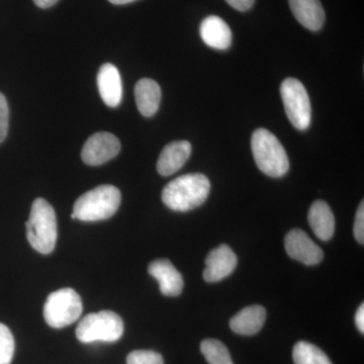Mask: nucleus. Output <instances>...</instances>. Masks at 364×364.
<instances>
[{
	"instance_id": "f257e3e1",
	"label": "nucleus",
	"mask_w": 364,
	"mask_h": 364,
	"mask_svg": "<svg viewBox=\"0 0 364 364\" xmlns=\"http://www.w3.org/2000/svg\"><path fill=\"white\" fill-rule=\"evenodd\" d=\"M210 182L200 173L186 174L170 181L162 191L164 205L174 212H188L207 200Z\"/></svg>"
},
{
	"instance_id": "f03ea898",
	"label": "nucleus",
	"mask_w": 364,
	"mask_h": 364,
	"mask_svg": "<svg viewBox=\"0 0 364 364\" xmlns=\"http://www.w3.org/2000/svg\"><path fill=\"white\" fill-rule=\"evenodd\" d=\"M121 200V191L116 186L111 184L97 186L76 200L71 218L83 222L104 221L116 214Z\"/></svg>"
},
{
	"instance_id": "7ed1b4c3",
	"label": "nucleus",
	"mask_w": 364,
	"mask_h": 364,
	"mask_svg": "<svg viewBox=\"0 0 364 364\" xmlns=\"http://www.w3.org/2000/svg\"><path fill=\"white\" fill-rule=\"evenodd\" d=\"M26 225L31 246L39 253H52L58 237L56 213L52 205L44 198H37Z\"/></svg>"
},
{
	"instance_id": "20e7f679",
	"label": "nucleus",
	"mask_w": 364,
	"mask_h": 364,
	"mask_svg": "<svg viewBox=\"0 0 364 364\" xmlns=\"http://www.w3.org/2000/svg\"><path fill=\"white\" fill-rule=\"evenodd\" d=\"M251 149L258 168L270 177L286 176L289 169V157L284 146L272 132L257 129L251 138Z\"/></svg>"
},
{
	"instance_id": "39448f33",
	"label": "nucleus",
	"mask_w": 364,
	"mask_h": 364,
	"mask_svg": "<svg viewBox=\"0 0 364 364\" xmlns=\"http://www.w3.org/2000/svg\"><path fill=\"white\" fill-rule=\"evenodd\" d=\"M123 320L112 311L88 314L76 328V337L82 343L107 342L112 343L123 336Z\"/></svg>"
},
{
	"instance_id": "423d86ee",
	"label": "nucleus",
	"mask_w": 364,
	"mask_h": 364,
	"mask_svg": "<svg viewBox=\"0 0 364 364\" xmlns=\"http://www.w3.org/2000/svg\"><path fill=\"white\" fill-rule=\"evenodd\" d=\"M82 311L80 296L66 287L49 294L44 306V318L50 327L61 329L77 321Z\"/></svg>"
},
{
	"instance_id": "0eeeda50",
	"label": "nucleus",
	"mask_w": 364,
	"mask_h": 364,
	"mask_svg": "<svg viewBox=\"0 0 364 364\" xmlns=\"http://www.w3.org/2000/svg\"><path fill=\"white\" fill-rule=\"evenodd\" d=\"M280 95L289 122L298 130H306L312 119V107L305 86L298 79H284Z\"/></svg>"
},
{
	"instance_id": "6e6552de",
	"label": "nucleus",
	"mask_w": 364,
	"mask_h": 364,
	"mask_svg": "<svg viewBox=\"0 0 364 364\" xmlns=\"http://www.w3.org/2000/svg\"><path fill=\"white\" fill-rule=\"evenodd\" d=\"M121 151V142L116 136L107 132H100L90 136L83 146L81 158L91 166L105 164L117 156Z\"/></svg>"
},
{
	"instance_id": "1a4fd4ad",
	"label": "nucleus",
	"mask_w": 364,
	"mask_h": 364,
	"mask_svg": "<svg viewBox=\"0 0 364 364\" xmlns=\"http://www.w3.org/2000/svg\"><path fill=\"white\" fill-rule=\"evenodd\" d=\"M284 246L289 257L309 267L318 264L324 258L322 249L318 247L306 232L299 229L289 232L284 240Z\"/></svg>"
},
{
	"instance_id": "9d476101",
	"label": "nucleus",
	"mask_w": 364,
	"mask_h": 364,
	"mask_svg": "<svg viewBox=\"0 0 364 364\" xmlns=\"http://www.w3.org/2000/svg\"><path fill=\"white\" fill-rule=\"evenodd\" d=\"M236 254L228 245H220L210 251L205 258V268L203 270V279L210 284L218 282L231 275L237 267Z\"/></svg>"
},
{
	"instance_id": "9b49d317",
	"label": "nucleus",
	"mask_w": 364,
	"mask_h": 364,
	"mask_svg": "<svg viewBox=\"0 0 364 364\" xmlns=\"http://www.w3.org/2000/svg\"><path fill=\"white\" fill-rule=\"evenodd\" d=\"M148 272L159 282L160 291L166 296H178L183 289V279L168 259H156L150 263Z\"/></svg>"
},
{
	"instance_id": "f8f14e48",
	"label": "nucleus",
	"mask_w": 364,
	"mask_h": 364,
	"mask_svg": "<svg viewBox=\"0 0 364 364\" xmlns=\"http://www.w3.org/2000/svg\"><path fill=\"white\" fill-rule=\"evenodd\" d=\"M97 85L105 104L111 107H119L123 98V85L121 74L116 66L107 63L100 67Z\"/></svg>"
},
{
	"instance_id": "ddd939ff",
	"label": "nucleus",
	"mask_w": 364,
	"mask_h": 364,
	"mask_svg": "<svg viewBox=\"0 0 364 364\" xmlns=\"http://www.w3.org/2000/svg\"><path fill=\"white\" fill-rule=\"evenodd\" d=\"M191 154L188 141H176L165 146L158 158L157 171L160 176H170L186 164Z\"/></svg>"
},
{
	"instance_id": "4468645a",
	"label": "nucleus",
	"mask_w": 364,
	"mask_h": 364,
	"mask_svg": "<svg viewBox=\"0 0 364 364\" xmlns=\"http://www.w3.org/2000/svg\"><path fill=\"white\" fill-rule=\"evenodd\" d=\"M200 37L208 47L226 50L232 44V32L226 21L217 16H210L202 21Z\"/></svg>"
},
{
	"instance_id": "2eb2a0df",
	"label": "nucleus",
	"mask_w": 364,
	"mask_h": 364,
	"mask_svg": "<svg viewBox=\"0 0 364 364\" xmlns=\"http://www.w3.org/2000/svg\"><path fill=\"white\" fill-rule=\"evenodd\" d=\"M296 21L308 30H321L325 23V11L320 0H289Z\"/></svg>"
},
{
	"instance_id": "dca6fc26",
	"label": "nucleus",
	"mask_w": 364,
	"mask_h": 364,
	"mask_svg": "<svg viewBox=\"0 0 364 364\" xmlns=\"http://www.w3.org/2000/svg\"><path fill=\"white\" fill-rule=\"evenodd\" d=\"M267 311L262 306H246L230 321V327L236 334L252 336L260 331L265 322Z\"/></svg>"
},
{
	"instance_id": "f3484780",
	"label": "nucleus",
	"mask_w": 364,
	"mask_h": 364,
	"mask_svg": "<svg viewBox=\"0 0 364 364\" xmlns=\"http://www.w3.org/2000/svg\"><path fill=\"white\" fill-rule=\"evenodd\" d=\"M309 224L320 240L329 241L335 232V218L331 208L324 200H316L311 205Z\"/></svg>"
},
{
	"instance_id": "a211bd4d",
	"label": "nucleus",
	"mask_w": 364,
	"mask_h": 364,
	"mask_svg": "<svg viewBox=\"0 0 364 364\" xmlns=\"http://www.w3.org/2000/svg\"><path fill=\"white\" fill-rule=\"evenodd\" d=\"M136 107L142 116L150 117L156 114L161 100V90L156 81L143 78L135 86Z\"/></svg>"
},
{
	"instance_id": "6ab92c4d",
	"label": "nucleus",
	"mask_w": 364,
	"mask_h": 364,
	"mask_svg": "<svg viewBox=\"0 0 364 364\" xmlns=\"http://www.w3.org/2000/svg\"><path fill=\"white\" fill-rule=\"evenodd\" d=\"M294 364H332L329 358L316 345L299 341L293 351Z\"/></svg>"
},
{
	"instance_id": "aec40b11",
	"label": "nucleus",
	"mask_w": 364,
	"mask_h": 364,
	"mask_svg": "<svg viewBox=\"0 0 364 364\" xmlns=\"http://www.w3.org/2000/svg\"><path fill=\"white\" fill-rule=\"evenodd\" d=\"M200 351L210 364H233L229 350L219 340H203Z\"/></svg>"
},
{
	"instance_id": "412c9836",
	"label": "nucleus",
	"mask_w": 364,
	"mask_h": 364,
	"mask_svg": "<svg viewBox=\"0 0 364 364\" xmlns=\"http://www.w3.org/2000/svg\"><path fill=\"white\" fill-rule=\"evenodd\" d=\"M13 333L6 325L0 323V364H11L14 354Z\"/></svg>"
},
{
	"instance_id": "4be33fe9",
	"label": "nucleus",
	"mask_w": 364,
	"mask_h": 364,
	"mask_svg": "<svg viewBox=\"0 0 364 364\" xmlns=\"http://www.w3.org/2000/svg\"><path fill=\"white\" fill-rule=\"evenodd\" d=\"M127 364H164V359L158 352L135 350L129 354Z\"/></svg>"
},
{
	"instance_id": "5701e85b",
	"label": "nucleus",
	"mask_w": 364,
	"mask_h": 364,
	"mask_svg": "<svg viewBox=\"0 0 364 364\" xmlns=\"http://www.w3.org/2000/svg\"><path fill=\"white\" fill-rule=\"evenodd\" d=\"M9 109L6 97L0 92V144L6 140L9 133Z\"/></svg>"
},
{
	"instance_id": "b1692460",
	"label": "nucleus",
	"mask_w": 364,
	"mask_h": 364,
	"mask_svg": "<svg viewBox=\"0 0 364 364\" xmlns=\"http://www.w3.org/2000/svg\"><path fill=\"white\" fill-rule=\"evenodd\" d=\"M354 236L361 245L364 243V203L361 202L356 212L355 221H354Z\"/></svg>"
},
{
	"instance_id": "393cba45",
	"label": "nucleus",
	"mask_w": 364,
	"mask_h": 364,
	"mask_svg": "<svg viewBox=\"0 0 364 364\" xmlns=\"http://www.w3.org/2000/svg\"><path fill=\"white\" fill-rule=\"evenodd\" d=\"M229 6L239 11H247L253 6L255 0H226Z\"/></svg>"
},
{
	"instance_id": "a878e982",
	"label": "nucleus",
	"mask_w": 364,
	"mask_h": 364,
	"mask_svg": "<svg viewBox=\"0 0 364 364\" xmlns=\"http://www.w3.org/2000/svg\"><path fill=\"white\" fill-rule=\"evenodd\" d=\"M355 324L358 329L361 333H364V305L361 304L359 306L358 312L355 314Z\"/></svg>"
},
{
	"instance_id": "bb28decb",
	"label": "nucleus",
	"mask_w": 364,
	"mask_h": 364,
	"mask_svg": "<svg viewBox=\"0 0 364 364\" xmlns=\"http://www.w3.org/2000/svg\"><path fill=\"white\" fill-rule=\"evenodd\" d=\"M59 0H33L36 6L40 7V9H49L58 2Z\"/></svg>"
},
{
	"instance_id": "cd10ccee",
	"label": "nucleus",
	"mask_w": 364,
	"mask_h": 364,
	"mask_svg": "<svg viewBox=\"0 0 364 364\" xmlns=\"http://www.w3.org/2000/svg\"><path fill=\"white\" fill-rule=\"evenodd\" d=\"M109 1L112 4H117V6H121V4H130V2L135 1V0H109Z\"/></svg>"
}]
</instances>
